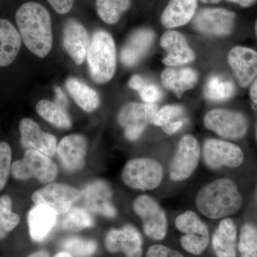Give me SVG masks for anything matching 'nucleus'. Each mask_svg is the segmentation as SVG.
<instances>
[{
  "instance_id": "nucleus-1",
  "label": "nucleus",
  "mask_w": 257,
  "mask_h": 257,
  "mask_svg": "<svg viewBox=\"0 0 257 257\" xmlns=\"http://www.w3.org/2000/svg\"><path fill=\"white\" fill-rule=\"evenodd\" d=\"M15 19L25 46L37 57H46L53 41L48 11L42 5L30 2L20 7Z\"/></svg>"
},
{
  "instance_id": "nucleus-2",
  "label": "nucleus",
  "mask_w": 257,
  "mask_h": 257,
  "mask_svg": "<svg viewBox=\"0 0 257 257\" xmlns=\"http://www.w3.org/2000/svg\"><path fill=\"white\" fill-rule=\"evenodd\" d=\"M242 196L229 179H216L198 192L196 205L199 212L211 219L234 215L241 209Z\"/></svg>"
},
{
  "instance_id": "nucleus-3",
  "label": "nucleus",
  "mask_w": 257,
  "mask_h": 257,
  "mask_svg": "<svg viewBox=\"0 0 257 257\" xmlns=\"http://www.w3.org/2000/svg\"><path fill=\"white\" fill-rule=\"evenodd\" d=\"M87 57L94 82L103 84L112 79L116 70V50L110 34L103 30L94 32Z\"/></svg>"
},
{
  "instance_id": "nucleus-4",
  "label": "nucleus",
  "mask_w": 257,
  "mask_h": 257,
  "mask_svg": "<svg viewBox=\"0 0 257 257\" xmlns=\"http://www.w3.org/2000/svg\"><path fill=\"white\" fill-rule=\"evenodd\" d=\"M123 182L136 190L157 188L164 178V170L157 161L151 158H135L128 161L121 173Z\"/></svg>"
},
{
  "instance_id": "nucleus-5",
  "label": "nucleus",
  "mask_w": 257,
  "mask_h": 257,
  "mask_svg": "<svg viewBox=\"0 0 257 257\" xmlns=\"http://www.w3.org/2000/svg\"><path fill=\"white\" fill-rule=\"evenodd\" d=\"M11 174L18 180L35 178L48 184L55 180L58 169L50 157L35 150H27L23 160L12 164Z\"/></svg>"
},
{
  "instance_id": "nucleus-6",
  "label": "nucleus",
  "mask_w": 257,
  "mask_h": 257,
  "mask_svg": "<svg viewBox=\"0 0 257 257\" xmlns=\"http://www.w3.org/2000/svg\"><path fill=\"white\" fill-rule=\"evenodd\" d=\"M175 226L184 235L181 237L182 248L193 255L204 252L210 241L207 225L194 211L188 210L179 214L175 219Z\"/></svg>"
},
{
  "instance_id": "nucleus-7",
  "label": "nucleus",
  "mask_w": 257,
  "mask_h": 257,
  "mask_svg": "<svg viewBox=\"0 0 257 257\" xmlns=\"http://www.w3.org/2000/svg\"><path fill=\"white\" fill-rule=\"evenodd\" d=\"M204 126L221 138L236 140L243 138L247 133L248 121L239 111L215 109L206 114Z\"/></svg>"
},
{
  "instance_id": "nucleus-8",
  "label": "nucleus",
  "mask_w": 257,
  "mask_h": 257,
  "mask_svg": "<svg viewBox=\"0 0 257 257\" xmlns=\"http://www.w3.org/2000/svg\"><path fill=\"white\" fill-rule=\"evenodd\" d=\"M135 212L143 221L145 234L150 239L160 241L167 234V216L160 204L150 196H139L133 202Z\"/></svg>"
},
{
  "instance_id": "nucleus-9",
  "label": "nucleus",
  "mask_w": 257,
  "mask_h": 257,
  "mask_svg": "<svg viewBox=\"0 0 257 257\" xmlns=\"http://www.w3.org/2000/svg\"><path fill=\"white\" fill-rule=\"evenodd\" d=\"M82 199V191L65 184L50 183L32 194L35 205L43 204L62 215Z\"/></svg>"
},
{
  "instance_id": "nucleus-10",
  "label": "nucleus",
  "mask_w": 257,
  "mask_h": 257,
  "mask_svg": "<svg viewBox=\"0 0 257 257\" xmlns=\"http://www.w3.org/2000/svg\"><path fill=\"white\" fill-rule=\"evenodd\" d=\"M200 152L197 139L189 135L182 137L171 162L170 179L174 182H182L190 177L199 165Z\"/></svg>"
},
{
  "instance_id": "nucleus-11",
  "label": "nucleus",
  "mask_w": 257,
  "mask_h": 257,
  "mask_svg": "<svg viewBox=\"0 0 257 257\" xmlns=\"http://www.w3.org/2000/svg\"><path fill=\"white\" fill-rule=\"evenodd\" d=\"M202 155L205 165L214 170L224 167L236 168L244 160L242 150L237 145L216 139H208L204 142Z\"/></svg>"
},
{
  "instance_id": "nucleus-12",
  "label": "nucleus",
  "mask_w": 257,
  "mask_h": 257,
  "mask_svg": "<svg viewBox=\"0 0 257 257\" xmlns=\"http://www.w3.org/2000/svg\"><path fill=\"white\" fill-rule=\"evenodd\" d=\"M158 110L155 104L132 102L119 111L118 121L124 128V135L130 141L140 138L147 125L152 124V118Z\"/></svg>"
},
{
  "instance_id": "nucleus-13",
  "label": "nucleus",
  "mask_w": 257,
  "mask_h": 257,
  "mask_svg": "<svg viewBox=\"0 0 257 257\" xmlns=\"http://www.w3.org/2000/svg\"><path fill=\"white\" fill-rule=\"evenodd\" d=\"M236 15L222 8L201 10L194 19L193 25L198 32L215 37L231 35L234 28Z\"/></svg>"
},
{
  "instance_id": "nucleus-14",
  "label": "nucleus",
  "mask_w": 257,
  "mask_h": 257,
  "mask_svg": "<svg viewBox=\"0 0 257 257\" xmlns=\"http://www.w3.org/2000/svg\"><path fill=\"white\" fill-rule=\"evenodd\" d=\"M143 239L132 224L108 231L105 237L106 250L110 253L122 252L126 257H142Z\"/></svg>"
},
{
  "instance_id": "nucleus-15",
  "label": "nucleus",
  "mask_w": 257,
  "mask_h": 257,
  "mask_svg": "<svg viewBox=\"0 0 257 257\" xmlns=\"http://www.w3.org/2000/svg\"><path fill=\"white\" fill-rule=\"evenodd\" d=\"M112 197L110 186L103 180L94 181L87 184L82 191V199L89 212L96 213L110 219L116 215Z\"/></svg>"
},
{
  "instance_id": "nucleus-16",
  "label": "nucleus",
  "mask_w": 257,
  "mask_h": 257,
  "mask_svg": "<svg viewBox=\"0 0 257 257\" xmlns=\"http://www.w3.org/2000/svg\"><path fill=\"white\" fill-rule=\"evenodd\" d=\"M228 64L240 87H248L257 77V52L248 47L236 46L229 51Z\"/></svg>"
},
{
  "instance_id": "nucleus-17",
  "label": "nucleus",
  "mask_w": 257,
  "mask_h": 257,
  "mask_svg": "<svg viewBox=\"0 0 257 257\" xmlns=\"http://www.w3.org/2000/svg\"><path fill=\"white\" fill-rule=\"evenodd\" d=\"M20 141L25 150H33L48 157H53L57 152V139L50 134L42 131L38 124L30 118L20 121Z\"/></svg>"
},
{
  "instance_id": "nucleus-18",
  "label": "nucleus",
  "mask_w": 257,
  "mask_h": 257,
  "mask_svg": "<svg viewBox=\"0 0 257 257\" xmlns=\"http://www.w3.org/2000/svg\"><path fill=\"white\" fill-rule=\"evenodd\" d=\"M160 45L167 53L162 60L167 67L180 66L195 60V53L180 32L174 30L165 32L161 37Z\"/></svg>"
},
{
  "instance_id": "nucleus-19",
  "label": "nucleus",
  "mask_w": 257,
  "mask_h": 257,
  "mask_svg": "<svg viewBox=\"0 0 257 257\" xmlns=\"http://www.w3.org/2000/svg\"><path fill=\"white\" fill-rule=\"evenodd\" d=\"M87 143L80 135H71L61 140L57 153L61 164L68 172H77L85 165Z\"/></svg>"
},
{
  "instance_id": "nucleus-20",
  "label": "nucleus",
  "mask_w": 257,
  "mask_h": 257,
  "mask_svg": "<svg viewBox=\"0 0 257 257\" xmlns=\"http://www.w3.org/2000/svg\"><path fill=\"white\" fill-rule=\"evenodd\" d=\"M63 45L75 63L78 65L82 64L90 46V40L87 30L78 22L69 20L64 29Z\"/></svg>"
},
{
  "instance_id": "nucleus-21",
  "label": "nucleus",
  "mask_w": 257,
  "mask_h": 257,
  "mask_svg": "<svg viewBox=\"0 0 257 257\" xmlns=\"http://www.w3.org/2000/svg\"><path fill=\"white\" fill-rule=\"evenodd\" d=\"M155 38L150 29L142 28L133 32L121 50V61L126 67H134L146 55Z\"/></svg>"
},
{
  "instance_id": "nucleus-22",
  "label": "nucleus",
  "mask_w": 257,
  "mask_h": 257,
  "mask_svg": "<svg viewBox=\"0 0 257 257\" xmlns=\"http://www.w3.org/2000/svg\"><path fill=\"white\" fill-rule=\"evenodd\" d=\"M57 214L43 204L35 205L29 211V232L33 241L40 242L47 237L57 222Z\"/></svg>"
},
{
  "instance_id": "nucleus-23",
  "label": "nucleus",
  "mask_w": 257,
  "mask_h": 257,
  "mask_svg": "<svg viewBox=\"0 0 257 257\" xmlns=\"http://www.w3.org/2000/svg\"><path fill=\"white\" fill-rule=\"evenodd\" d=\"M199 79L197 72L191 68L175 69L168 67L161 74V80L164 87L178 97L184 92L195 87Z\"/></svg>"
},
{
  "instance_id": "nucleus-24",
  "label": "nucleus",
  "mask_w": 257,
  "mask_h": 257,
  "mask_svg": "<svg viewBox=\"0 0 257 257\" xmlns=\"http://www.w3.org/2000/svg\"><path fill=\"white\" fill-rule=\"evenodd\" d=\"M22 45L20 32L8 20L0 19V67L14 62Z\"/></svg>"
},
{
  "instance_id": "nucleus-25",
  "label": "nucleus",
  "mask_w": 257,
  "mask_h": 257,
  "mask_svg": "<svg viewBox=\"0 0 257 257\" xmlns=\"http://www.w3.org/2000/svg\"><path fill=\"white\" fill-rule=\"evenodd\" d=\"M197 9V0H170L161 17L166 28H175L191 21Z\"/></svg>"
},
{
  "instance_id": "nucleus-26",
  "label": "nucleus",
  "mask_w": 257,
  "mask_h": 257,
  "mask_svg": "<svg viewBox=\"0 0 257 257\" xmlns=\"http://www.w3.org/2000/svg\"><path fill=\"white\" fill-rule=\"evenodd\" d=\"M236 224L231 219L226 218L219 223L212 236V246L217 257H236Z\"/></svg>"
},
{
  "instance_id": "nucleus-27",
  "label": "nucleus",
  "mask_w": 257,
  "mask_h": 257,
  "mask_svg": "<svg viewBox=\"0 0 257 257\" xmlns=\"http://www.w3.org/2000/svg\"><path fill=\"white\" fill-rule=\"evenodd\" d=\"M66 87L77 105L84 110L90 112L99 106L100 100L97 93L79 79H67Z\"/></svg>"
},
{
  "instance_id": "nucleus-28",
  "label": "nucleus",
  "mask_w": 257,
  "mask_h": 257,
  "mask_svg": "<svg viewBox=\"0 0 257 257\" xmlns=\"http://www.w3.org/2000/svg\"><path fill=\"white\" fill-rule=\"evenodd\" d=\"M235 92L236 87L234 83L217 74L209 77L204 90L205 97L214 101L228 100L234 95Z\"/></svg>"
},
{
  "instance_id": "nucleus-29",
  "label": "nucleus",
  "mask_w": 257,
  "mask_h": 257,
  "mask_svg": "<svg viewBox=\"0 0 257 257\" xmlns=\"http://www.w3.org/2000/svg\"><path fill=\"white\" fill-rule=\"evenodd\" d=\"M37 112L43 119L60 128H69L72 126V121L67 111L52 101L41 100L37 103Z\"/></svg>"
},
{
  "instance_id": "nucleus-30",
  "label": "nucleus",
  "mask_w": 257,
  "mask_h": 257,
  "mask_svg": "<svg viewBox=\"0 0 257 257\" xmlns=\"http://www.w3.org/2000/svg\"><path fill=\"white\" fill-rule=\"evenodd\" d=\"M61 221L62 229L69 231H78L91 228L94 221L90 212L85 208L72 207L63 214Z\"/></svg>"
},
{
  "instance_id": "nucleus-31",
  "label": "nucleus",
  "mask_w": 257,
  "mask_h": 257,
  "mask_svg": "<svg viewBox=\"0 0 257 257\" xmlns=\"http://www.w3.org/2000/svg\"><path fill=\"white\" fill-rule=\"evenodd\" d=\"M130 4L131 0H96V6L99 18L104 23L113 25L119 21Z\"/></svg>"
},
{
  "instance_id": "nucleus-32",
  "label": "nucleus",
  "mask_w": 257,
  "mask_h": 257,
  "mask_svg": "<svg viewBox=\"0 0 257 257\" xmlns=\"http://www.w3.org/2000/svg\"><path fill=\"white\" fill-rule=\"evenodd\" d=\"M20 221V216L13 211L11 197L7 194L0 197V240L13 231Z\"/></svg>"
},
{
  "instance_id": "nucleus-33",
  "label": "nucleus",
  "mask_w": 257,
  "mask_h": 257,
  "mask_svg": "<svg viewBox=\"0 0 257 257\" xmlns=\"http://www.w3.org/2000/svg\"><path fill=\"white\" fill-rule=\"evenodd\" d=\"M61 248L73 257H91L97 250V244L93 240L70 237L62 241Z\"/></svg>"
},
{
  "instance_id": "nucleus-34",
  "label": "nucleus",
  "mask_w": 257,
  "mask_h": 257,
  "mask_svg": "<svg viewBox=\"0 0 257 257\" xmlns=\"http://www.w3.org/2000/svg\"><path fill=\"white\" fill-rule=\"evenodd\" d=\"M239 249L241 257H257V228L252 224H246L240 232Z\"/></svg>"
},
{
  "instance_id": "nucleus-35",
  "label": "nucleus",
  "mask_w": 257,
  "mask_h": 257,
  "mask_svg": "<svg viewBox=\"0 0 257 257\" xmlns=\"http://www.w3.org/2000/svg\"><path fill=\"white\" fill-rule=\"evenodd\" d=\"M184 109L182 106L167 105L157 110L156 114L152 118V124L155 126L163 127L172 121L181 119L179 118L184 114Z\"/></svg>"
},
{
  "instance_id": "nucleus-36",
  "label": "nucleus",
  "mask_w": 257,
  "mask_h": 257,
  "mask_svg": "<svg viewBox=\"0 0 257 257\" xmlns=\"http://www.w3.org/2000/svg\"><path fill=\"white\" fill-rule=\"evenodd\" d=\"M12 149L9 144L0 143V192L4 189L10 173L12 167Z\"/></svg>"
},
{
  "instance_id": "nucleus-37",
  "label": "nucleus",
  "mask_w": 257,
  "mask_h": 257,
  "mask_svg": "<svg viewBox=\"0 0 257 257\" xmlns=\"http://www.w3.org/2000/svg\"><path fill=\"white\" fill-rule=\"evenodd\" d=\"M138 92L145 103L155 104L160 100L162 96V91L156 84H150L145 81L143 86L138 89Z\"/></svg>"
},
{
  "instance_id": "nucleus-38",
  "label": "nucleus",
  "mask_w": 257,
  "mask_h": 257,
  "mask_svg": "<svg viewBox=\"0 0 257 257\" xmlns=\"http://www.w3.org/2000/svg\"><path fill=\"white\" fill-rule=\"evenodd\" d=\"M146 257H184L179 251L171 249L162 244L150 246L146 253Z\"/></svg>"
},
{
  "instance_id": "nucleus-39",
  "label": "nucleus",
  "mask_w": 257,
  "mask_h": 257,
  "mask_svg": "<svg viewBox=\"0 0 257 257\" xmlns=\"http://www.w3.org/2000/svg\"><path fill=\"white\" fill-rule=\"evenodd\" d=\"M48 2L57 13L63 15L72 10L74 0H48Z\"/></svg>"
},
{
  "instance_id": "nucleus-40",
  "label": "nucleus",
  "mask_w": 257,
  "mask_h": 257,
  "mask_svg": "<svg viewBox=\"0 0 257 257\" xmlns=\"http://www.w3.org/2000/svg\"><path fill=\"white\" fill-rule=\"evenodd\" d=\"M184 124V122L183 120L179 119L177 120V121H172V122L166 125V126H163V127L162 128L166 134L171 135L177 133L179 130H180L182 126H183Z\"/></svg>"
},
{
  "instance_id": "nucleus-41",
  "label": "nucleus",
  "mask_w": 257,
  "mask_h": 257,
  "mask_svg": "<svg viewBox=\"0 0 257 257\" xmlns=\"http://www.w3.org/2000/svg\"><path fill=\"white\" fill-rule=\"evenodd\" d=\"M55 90L56 94L55 104L66 109V108L68 106V100H67V96L60 87H56Z\"/></svg>"
},
{
  "instance_id": "nucleus-42",
  "label": "nucleus",
  "mask_w": 257,
  "mask_h": 257,
  "mask_svg": "<svg viewBox=\"0 0 257 257\" xmlns=\"http://www.w3.org/2000/svg\"><path fill=\"white\" fill-rule=\"evenodd\" d=\"M145 82V79L141 76L135 75L130 79L128 85H130V88H132V89L138 91Z\"/></svg>"
},
{
  "instance_id": "nucleus-43",
  "label": "nucleus",
  "mask_w": 257,
  "mask_h": 257,
  "mask_svg": "<svg viewBox=\"0 0 257 257\" xmlns=\"http://www.w3.org/2000/svg\"><path fill=\"white\" fill-rule=\"evenodd\" d=\"M231 3H236L242 8H249L256 3L257 0H228Z\"/></svg>"
},
{
  "instance_id": "nucleus-44",
  "label": "nucleus",
  "mask_w": 257,
  "mask_h": 257,
  "mask_svg": "<svg viewBox=\"0 0 257 257\" xmlns=\"http://www.w3.org/2000/svg\"><path fill=\"white\" fill-rule=\"evenodd\" d=\"M249 94L253 102L257 104V78L255 79L252 84H251V88H250Z\"/></svg>"
},
{
  "instance_id": "nucleus-45",
  "label": "nucleus",
  "mask_w": 257,
  "mask_h": 257,
  "mask_svg": "<svg viewBox=\"0 0 257 257\" xmlns=\"http://www.w3.org/2000/svg\"><path fill=\"white\" fill-rule=\"evenodd\" d=\"M28 257H50V253L45 250H40L31 253Z\"/></svg>"
},
{
  "instance_id": "nucleus-46",
  "label": "nucleus",
  "mask_w": 257,
  "mask_h": 257,
  "mask_svg": "<svg viewBox=\"0 0 257 257\" xmlns=\"http://www.w3.org/2000/svg\"><path fill=\"white\" fill-rule=\"evenodd\" d=\"M53 257H73L70 253L66 252V251H60V252L57 253Z\"/></svg>"
},
{
  "instance_id": "nucleus-47",
  "label": "nucleus",
  "mask_w": 257,
  "mask_h": 257,
  "mask_svg": "<svg viewBox=\"0 0 257 257\" xmlns=\"http://www.w3.org/2000/svg\"><path fill=\"white\" fill-rule=\"evenodd\" d=\"M204 3H209V4H216V3H219L221 0H201Z\"/></svg>"
},
{
  "instance_id": "nucleus-48",
  "label": "nucleus",
  "mask_w": 257,
  "mask_h": 257,
  "mask_svg": "<svg viewBox=\"0 0 257 257\" xmlns=\"http://www.w3.org/2000/svg\"><path fill=\"white\" fill-rule=\"evenodd\" d=\"M254 29H255V34H256V38H257V20H256V23H255V27H254Z\"/></svg>"
},
{
  "instance_id": "nucleus-49",
  "label": "nucleus",
  "mask_w": 257,
  "mask_h": 257,
  "mask_svg": "<svg viewBox=\"0 0 257 257\" xmlns=\"http://www.w3.org/2000/svg\"><path fill=\"white\" fill-rule=\"evenodd\" d=\"M256 139H257V132H256Z\"/></svg>"
}]
</instances>
